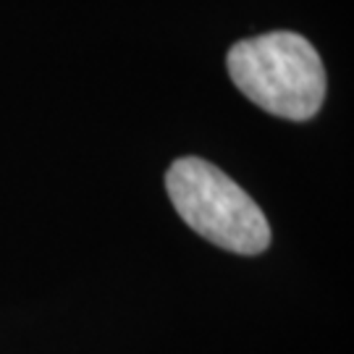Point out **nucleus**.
<instances>
[{
  "label": "nucleus",
  "instance_id": "f257e3e1",
  "mask_svg": "<svg viewBox=\"0 0 354 354\" xmlns=\"http://www.w3.org/2000/svg\"><path fill=\"white\" fill-rule=\"evenodd\" d=\"M234 87L260 111L286 121H310L326 100V68L310 39L268 32L239 39L226 58Z\"/></svg>",
  "mask_w": 354,
  "mask_h": 354
},
{
  "label": "nucleus",
  "instance_id": "f03ea898",
  "mask_svg": "<svg viewBox=\"0 0 354 354\" xmlns=\"http://www.w3.org/2000/svg\"><path fill=\"white\" fill-rule=\"evenodd\" d=\"M165 189L181 221L210 244L234 254L268 250L266 213L218 165L203 158H178L165 174Z\"/></svg>",
  "mask_w": 354,
  "mask_h": 354
}]
</instances>
